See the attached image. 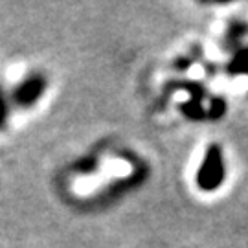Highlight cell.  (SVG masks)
<instances>
[{"label": "cell", "instance_id": "obj_1", "mask_svg": "<svg viewBox=\"0 0 248 248\" xmlns=\"http://www.w3.org/2000/svg\"><path fill=\"white\" fill-rule=\"evenodd\" d=\"M224 175H226V169H224L222 151L219 145L213 143L208 147L202 158V164L197 171V186L202 191H215L224 182Z\"/></svg>", "mask_w": 248, "mask_h": 248}, {"label": "cell", "instance_id": "obj_2", "mask_svg": "<svg viewBox=\"0 0 248 248\" xmlns=\"http://www.w3.org/2000/svg\"><path fill=\"white\" fill-rule=\"evenodd\" d=\"M46 90V79L39 74L30 76L22 83H18L17 89L13 90V99L18 107H31Z\"/></svg>", "mask_w": 248, "mask_h": 248}, {"label": "cell", "instance_id": "obj_3", "mask_svg": "<svg viewBox=\"0 0 248 248\" xmlns=\"http://www.w3.org/2000/svg\"><path fill=\"white\" fill-rule=\"evenodd\" d=\"M228 74L232 76H243L248 74V48H241L239 52L233 55V59L226 66Z\"/></svg>", "mask_w": 248, "mask_h": 248}, {"label": "cell", "instance_id": "obj_4", "mask_svg": "<svg viewBox=\"0 0 248 248\" xmlns=\"http://www.w3.org/2000/svg\"><path fill=\"white\" fill-rule=\"evenodd\" d=\"M182 112L189 118V120H204L206 118V112H204L202 105H201V99H189L187 103L182 105Z\"/></svg>", "mask_w": 248, "mask_h": 248}, {"label": "cell", "instance_id": "obj_5", "mask_svg": "<svg viewBox=\"0 0 248 248\" xmlns=\"http://www.w3.org/2000/svg\"><path fill=\"white\" fill-rule=\"evenodd\" d=\"M226 101L222 98H213L210 103V110H208V118L210 120H221L222 116L226 114Z\"/></svg>", "mask_w": 248, "mask_h": 248}, {"label": "cell", "instance_id": "obj_6", "mask_svg": "<svg viewBox=\"0 0 248 248\" xmlns=\"http://www.w3.org/2000/svg\"><path fill=\"white\" fill-rule=\"evenodd\" d=\"M247 24H243V22H233L230 26V30H228V33H226V37H228V41H232V43H237L241 37L247 33Z\"/></svg>", "mask_w": 248, "mask_h": 248}, {"label": "cell", "instance_id": "obj_7", "mask_svg": "<svg viewBox=\"0 0 248 248\" xmlns=\"http://www.w3.org/2000/svg\"><path fill=\"white\" fill-rule=\"evenodd\" d=\"M8 114H9L8 103H6V98H4V94H2V90H0V129L8 122Z\"/></svg>", "mask_w": 248, "mask_h": 248}]
</instances>
